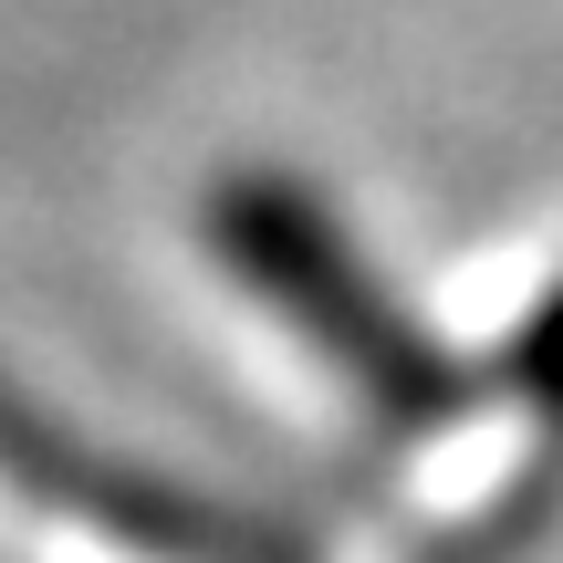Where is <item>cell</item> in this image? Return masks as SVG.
Instances as JSON below:
<instances>
[{"mask_svg":"<svg viewBox=\"0 0 563 563\" xmlns=\"http://www.w3.org/2000/svg\"><path fill=\"white\" fill-rule=\"evenodd\" d=\"M199 241H209L220 292H241L251 323H262L282 355H302L334 397H355V407L407 397V365H397V344H386V323H376V292L355 282L344 241L302 199L241 178V188L209 199V230H199Z\"/></svg>","mask_w":563,"mask_h":563,"instance_id":"6da1fadb","label":"cell"},{"mask_svg":"<svg viewBox=\"0 0 563 563\" xmlns=\"http://www.w3.org/2000/svg\"><path fill=\"white\" fill-rule=\"evenodd\" d=\"M0 553L11 563H272L199 490L84 460L11 397H0Z\"/></svg>","mask_w":563,"mask_h":563,"instance_id":"7a4b0ae2","label":"cell"}]
</instances>
